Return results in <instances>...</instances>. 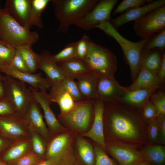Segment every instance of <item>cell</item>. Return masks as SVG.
Instances as JSON below:
<instances>
[{"label":"cell","instance_id":"obj_40","mask_svg":"<svg viewBox=\"0 0 165 165\" xmlns=\"http://www.w3.org/2000/svg\"><path fill=\"white\" fill-rule=\"evenodd\" d=\"M90 40V38L85 35L76 42L75 57L84 60L87 53Z\"/></svg>","mask_w":165,"mask_h":165},{"label":"cell","instance_id":"obj_37","mask_svg":"<svg viewBox=\"0 0 165 165\" xmlns=\"http://www.w3.org/2000/svg\"><path fill=\"white\" fill-rule=\"evenodd\" d=\"M60 83L75 102L84 100L80 94L76 82L74 80L65 79Z\"/></svg>","mask_w":165,"mask_h":165},{"label":"cell","instance_id":"obj_12","mask_svg":"<svg viewBox=\"0 0 165 165\" xmlns=\"http://www.w3.org/2000/svg\"><path fill=\"white\" fill-rule=\"evenodd\" d=\"M29 88L32 93L34 99L42 109L44 117L51 137L68 129L59 122L52 110L50 105L52 103L47 90H37L32 87Z\"/></svg>","mask_w":165,"mask_h":165},{"label":"cell","instance_id":"obj_6","mask_svg":"<svg viewBox=\"0 0 165 165\" xmlns=\"http://www.w3.org/2000/svg\"><path fill=\"white\" fill-rule=\"evenodd\" d=\"M83 61L90 70L98 78H114L118 61L113 52L107 48L90 40Z\"/></svg>","mask_w":165,"mask_h":165},{"label":"cell","instance_id":"obj_2","mask_svg":"<svg viewBox=\"0 0 165 165\" xmlns=\"http://www.w3.org/2000/svg\"><path fill=\"white\" fill-rule=\"evenodd\" d=\"M39 38L38 33L18 23L5 9L0 10V40L7 46L16 49L31 46Z\"/></svg>","mask_w":165,"mask_h":165},{"label":"cell","instance_id":"obj_44","mask_svg":"<svg viewBox=\"0 0 165 165\" xmlns=\"http://www.w3.org/2000/svg\"><path fill=\"white\" fill-rule=\"evenodd\" d=\"M146 121L148 123V132L149 138L153 141H156L159 135V130L156 119Z\"/></svg>","mask_w":165,"mask_h":165},{"label":"cell","instance_id":"obj_3","mask_svg":"<svg viewBox=\"0 0 165 165\" xmlns=\"http://www.w3.org/2000/svg\"><path fill=\"white\" fill-rule=\"evenodd\" d=\"M98 0H51L58 20V31L66 33L70 27L91 10Z\"/></svg>","mask_w":165,"mask_h":165},{"label":"cell","instance_id":"obj_19","mask_svg":"<svg viewBox=\"0 0 165 165\" xmlns=\"http://www.w3.org/2000/svg\"><path fill=\"white\" fill-rule=\"evenodd\" d=\"M74 148L76 165H94L95 156L92 140L75 134Z\"/></svg>","mask_w":165,"mask_h":165},{"label":"cell","instance_id":"obj_48","mask_svg":"<svg viewBox=\"0 0 165 165\" xmlns=\"http://www.w3.org/2000/svg\"><path fill=\"white\" fill-rule=\"evenodd\" d=\"M13 141L0 133V156L10 145Z\"/></svg>","mask_w":165,"mask_h":165},{"label":"cell","instance_id":"obj_51","mask_svg":"<svg viewBox=\"0 0 165 165\" xmlns=\"http://www.w3.org/2000/svg\"><path fill=\"white\" fill-rule=\"evenodd\" d=\"M137 165H149L147 162H145V160L139 163Z\"/></svg>","mask_w":165,"mask_h":165},{"label":"cell","instance_id":"obj_36","mask_svg":"<svg viewBox=\"0 0 165 165\" xmlns=\"http://www.w3.org/2000/svg\"><path fill=\"white\" fill-rule=\"evenodd\" d=\"M76 42H71L57 53L52 55V58L56 63L75 57Z\"/></svg>","mask_w":165,"mask_h":165},{"label":"cell","instance_id":"obj_10","mask_svg":"<svg viewBox=\"0 0 165 165\" xmlns=\"http://www.w3.org/2000/svg\"><path fill=\"white\" fill-rule=\"evenodd\" d=\"M117 0L98 1L93 8L86 13L74 24L84 30L89 31L101 24L111 21L112 10Z\"/></svg>","mask_w":165,"mask_h":165},{"label":"cell","instance_id":"obj_27","mask_svg":"<svg viewBox=\"0 0 165 165\" xmlns=\"http://www.w3.org/2000/svg\"><path fill=\"white\" fill-rule=\"evenodd\" d=\"M57 63L66 79L74 80L79 74L90 71L83 60L76 57Z\"/></svg>","mask_w":165,"mask_h":165},{"label":"cell","instance_id":"obj_42","mask_svg":"<svg viewBox=\"0 0 165 165\" xmlns=\"http://www.w3.org/2000/svg\"><path fill=\"white\" fill-rule=\"evenodd\" d=\"M42 160L31 149L13 165H35Z\"/></svg>","mask_w":165,"mask_h":165},{"label":"cell","instance_id":"obj_9","mask_svg":"<svg viewBox=\"0 0 165 165\" xmlns=\"http://www.w3.org/2000/svg\"><path fill=\"white\" fill-rule=\"evenodd\" d=\"M133 28L137 35L145 39L165 29V6L154 9L135 20Z\"/></svg>","mask_w":165,"mask_h":165},{"label":"cell","instance_id":"obj_22","mask_svg":"<svg viewBox=\"0 0 165 165\" xmlns=\"http://www.w3.org/2000/svg\"><path fill=\"white\" fill-rule=\"evenodd\" d=\"M0 72L4 73L25 83L29 84L35 90L48 89L51 86L46 79L42 77L40 73L34 74L16 71L8 67L0 69Z\"/></svg>","mask_w":165,"mask_h":165},{"label":"cell","instance_id":"obj_14","mask_svg":"<svg viewBox=\"0 0 165 165\" xmlns=\"http://www.w3.org/2000/svg\"><path fill=\"white\" fill-rule=\"evenodd\" d=\"M93 100L94 115L92 125L87 132L80 136L90 139L101 146L106 152L104 122L105 103L98 98Z\"/></svg>","mask_w":165,"mask_h":165},{"label":"cell","instance_id":"obj_33","mask_svg":"<svg viewBox=\"0 0 165 165\" xmlns=\"http://www.w3.org/2000/svg\"><path fill=\"white\" fill-rule=\"evenodd\" d=\"M165 49V29L149 37L143 49H158L162 52Z\"/></svg>","mask_w":165,"mask_h":165},{"label":"cell","instance_id":"obj_28","mask_svg":"<svg viewBox=\"0 0 165 165\" xmlns=\"http://www.w3.org/2000/svg\"><path fill=\"white\" fill-rule=\"evenodd\" d=\"M163 52L158 49H142L140 55V68H144L157 74L161 66Z\"/></svg>","mask_w":165,"mask_h":165},{"label":"cell","instance_id":"obj_34","mask_svg":"<svg viewBox=\"0 0 165 165\" xmlns=\"http://www.w3.org/2000/svg\"><path fill=\"white\" fill-rule=\"evenodd\" d=\"M153 104L157 112V117L165 115V93L163 89L156 90L149 100Z\"/></svg>","mask_w":165,"mask_h":165},{"label":"cell","instance_id":"obj_30","mask_svg":"<svg viewBox=\"0 0 165 165\" xmlns=\"http://www.w3.org/2000/svg\"><path fill=\"white\" fill-rule=\"evenodd\" d=\"M145 160L156 165H162L165 160V148L161 145L147 147L141 151Z\"/></svg>","mask_w":165,"mask_h":165},{"label":"cell","instance_id":"obj_24","mask_svg":"<svg viewBox=\"0 0 165 165\" xmlns=\"http://www.w3.org/2000/svg\"><path fill=\"white\" fill-rule=\"evenodd\" d=\"M51 101L59 106L60 112L58 116H64L74 107L76 102L70 94L61 86L60 82L50 87L49 94Z\"/></svg>","mask_w":165,"mask_h":165},{"label":"cell","instance_id":"obj_55","mask_svg":"<svg viewBox=\"0 0 165 165\" xmlns=\"http://www.w3.org/2000/svg\"><path fill=\"white\" fill-rule=\"evenodd\" d=\"M2 9L1 8V7H0V10H1Z\"/></svg>","mask_w":165,"mask_h":165},{"label":"cell","instance_id":"obj_13","mask_svg":"<svg viewBox=\"0 0 165 165\" xmlns=\"http://www.w3.org/2000/svg\"><path fill=\"white\" fill-rule=\"evenodd\" d=\"M0 133L12 141L29 136L25 120L16 113L0 115Z\"/></svg>","mask_w":165,"mask_h":165},{"label":"cell","instance_id":"obj_26","mask_svg":"<svg viewBox=\"0 0 165 165\" xmlns=\"http://www.w3.org/2000/svg\"><path fill=\"white\" fill-rule=\"evenodd\" d=\"M127 88L130 90L142 89L163 88L160 85L157 74L143 68H140L134 81Z\"/></svg>","mask_w":165,"mask_h":165},{"label":"cell","instance_id":"obj_5","mask_svg":"<svg viewBox=\"0 0 165 165\" xmlns=\"http://www.w3.org/2000/svg\"><path fill=\"white\" fill-rule=\"evenodd\" d=\"M96 28L103 31L119 43L123 51L125 60L130 67L133 82L140 70L141 52L148 38L141 39L136 42L131 41L122 35L113 26L110 21L103 22L98 25Z\"/></svg>","mask_w":165,"mask_h":165},{"label":"cell","instance_id":"obj_31","mask_svg":"<svg viewBox=\"0 0 165 165\" xmlns=\"http://www.w3.org/2000/svg\"><path fill=\"white\" fill-rule=\"evenodd\" d=\"M16 49L20 53L30 73H35L38 69L39 54L35 53L31 46L20 47Z\"/></svg>","mask_w":165,"mask_h":165},{"label":"cell","instance_id":"obj_46","mask_svg":"<svg viewBox=\"0 0 165 165\" xmlns=\"http://www.w3.org/2000/svg\"><path fill=\"white\" fill-rule=\"evenodd\" d=\"M156 120L158 124L160 138L161 142L164 143L165 141V115L157 117Z\"/></svg>","mask_w":165,"mask_h":165},{"label":"cell","instance_id":"obj_15","mask_svg":"<svg viewBox=\"0 0 165 165\" xmlns=\"http://www.w3.org/2000/svg\"><path fill=\"white\" fill-rule=\"evenodd\" d=\"M127 89V87L120 85L115 78L102 77L98 79L97 85L98 98L105 103L118 102Z\"/></svg>","mask_w":165,"mask_h":165},{"label":"cell","instance_id":"obj_7","mask_svg":"<svg viewBox=\"0 0 165 165\" xmlns=\"http://www.w3.org/2000/svg\"><path fill=\"white\" fill-rule=\"evenodd\" d=\"M94 115L93 100H83L76 102L72 109L66 115L57 119L68 130L80 135L90 128Z\"/></svg>","mask_w":165,"mask_h":165},{"label":"cell","instance_id":"obj_4","mask_svg":"<svg viewBox=\"0 0 165 165\" xmlns=\"http://www.w3.org/2000/svg\"><path fill=\"white\" fill-rule=\"evenodd\" d=\"M75 137L68 130L52 137L47 143L45 159L52 165H76Z\"/></svg>","mask_w":165,"mask_h":165},{"label":"cell","instance_id":"obj_50","mask_svg":"<svg viewBox=\"0 0 165 165\" xmlns=\"http://www.w3.org/2000/svg\"><path fill=\"white\" fill-rule=\"evenodd\" d=\"M35 165H52L51 162L48 160L45 159L42 160Z\"/></svg>","mask_w":165,"mask_h":165},{"label":"cell","instance_id":"obj_54","mask_svg":"<svg viewBox=\"0 0 165 165\" xmlns=\"http://www.w3.org/2000/svg\"><path fill=\"white\" fill-rule=\"evenodd\" d=\"M0 43H2L4 45H6V44L4 43L3 42H2V41H1V40H0Z\"/></svg>","mask_w":165,"mask_h":165},{"label":"cell","instance_id":"obj_32","mask_svg":"<svg viewBox=\"0 0 165 165\" xmlns=\"http://www.w3.org/2000/svg\"><path fill=\"white\" fill-rule=\"evenodd\" d=\"M28 129L32 150L41 160L45 159L47 142L37 132L31 129Z\"/></svg>","mask_w":165,"mask_h":165},{"label":"cell","instance_id":"obj_20","mask_svg":"<svg viewBox=\"0 0 165 165\" xmlns=\"http://www.w3.org/2000/svg\"><path fill=\"white\" fill-rule=\"evenodd\" d=\"M31 8V0H7L4 9L20 24L29 27Z\"/></svg>","mask_w":165,"mask_h":165},{"label":"cell","instance_id":"obj_21","mask_svg":"<svg viewBox=\"0 0 165 165\" xmlns=\"http://www.w3.org/2000/svg\"><path fill=\"white\" fill-rule=\"evenodd\" d=\"M38 69L45 73L46 79L51 86L65 79L57 63L52 59V54L47 50L39 54Z\"/></svg>","mask_w":165,"mask_h":165},{"label":"cell","instance_id":"obj_11","mask_svg":"<svg viewBox=\"0 0 165 165\" xmlns=\"http://www.w3.org/2000/svg\"><path fill=\"white\" fill-rule=\"evenodd\" d=\"M132 145L116 140L106 141L105 149L120 165H137L145 160L141 151Z\"/></svg>","mask_w":165,"mask_h":165},{"label":"cell","instance_id":"obj_16","mask_svg":"<svg viewBox=\"0 0 165 165\" xmlns=\"http://www.w3.org/2000/svg\"><path fill=\"white\" fill-rule=\"evenodd\" d=\"M23 117L28 129L37 132L47 142L50 140L51 137L43 120L40 106L34 100L30 104Z\"/></svg>","mask_w":165,"mask_h":165},{"label":"cell","instance_id":"obj_47","mask_svg":"<svg viewBox=\"0 0 165 165\" xmlns=\"http://www.w3.org/2000/svg\"><path fill=\"white\" fill-rule=\"evenodd\" d=\"M160 86L163 88L165 82V53H162L161 66L157 74Z\"/></svg>","mask_w":165,"mask_h":165},{"label":"cell","instance_id":"obj_45","mask_svg":"<svg viewBox=\"0 0 165 165\" xmlns=\"http://www.w3.org/2000/svg\"><path fill=\"white\" fill-rule=\"evenodd\" d=\"M15 113L13 107L6 97L0 99V115H6Z\"/></svg>","mask_w":165,"mask_h":165},{"label":"cell","instance_id":"obj_39","mask_svg":"<svg viewBox=\"0 0 165 165\" xmlns=\"http://www.w3.org/2000/svg\"><path fill=\"white\" fill-rule=\"evenodd\" d=\"M152 0H123L114 10L113 14L122 13L127 10L143 6Z\"/></svg>","mask_w":165,"mask_h":165},{"label":"cell","instance_id":"obj_41","mask_svg":"<svg viewBox=\"0 0 165 165\" xmlns=\"http://www.w3.org/2000/svg\"><path fill=\"white\" fill-rule=\"evenodd\" d=\"M8 67L18 71L30 73L20 53L16 49V53L10 65Z\"/></svg>","mask_w":165,"mask_h":165},{"label":"cell","instance_id":"obj_38","mask_svg":"<svg viewBox=\"0 0 165 165\" xmlns=\"http://www.w3.org/2000/svg\"><path fill=\"white\" fill-rule=\"evenodd\" d=\"M93 143L95 156L94 165H116L101 146L94 141Z\"/></svg>","mask_w":165,"mask_h":165},{"label":"cell","instance_id":"obj_17","mask_svg":"<svg viewBox=\"0 0 165 165\" xmlns=\"http://www.w3.org/2000/svg\"><path fill=\"white\" fill-rule=\"evenodd\" d=\"M165 5V0H152L143 6L127 10L111 20L110 22L117 29L122 25L128 22L134 21L147 13Z\"/></svg>","mask_w":165,"mask_h":165},{"label":"cell","instance_id":"obj_23","mask_svg":"<svg viewBox=\"0 0 165 165\" xmlns=\"http://www.w3.org/2000/svg\"><path fill=\"white\" fill-rule=\"evenodd\" d=\"M98 78L91 71L77 75L76 82L80 94L84 100L98 98L97 85Z\"/></svg>","mask_w":165,"mask_h":165},{"label":"cell","instance_id":"obj_8","mask_svg":"<svg viewBox=\"0 0 165 165\" xmlns=\"http://www.w3.org/2000/svg\"><path fill=\"white\" fill-rule=\"evenodd\" d=\"M3 82L5 97L13 107L16 113L23 117L34 100L31 90L25 83L5 74Z\"/></svg>","mask_w":165,"mask_h":165},{"label":"cell","instance_id":"obj_52","mask_svg":"<svg viewBox=\"0 0 165 165\" xmlns=\"http://www.w3.org/2000/svg\"><path fill=\"white\" fill-rule=\"evenodd\" d=\"M5 79V75L4 76L2 75L1 74V72H0V81L2 82H3V81Z\"/></svg>","mask_w":165,"mask_h":165},{"label":"cell","instance_id":"obj_18","mask_svg":"<svg viewBox=\"0 0 165 165\" xmlns=\"http://www.w3.org/2000/svg\"><path fill=\"white\" fill-rule=\"evenodd\" d=\"M31 149L30 136L20 137L13 141L0 156V159L9 165H13Z\"/></svg>","mask_w":165,"mask_h":165},{"label":"cell","instance_id":"obj_25","mask_svg":"<svg viewBox=\"0 0 165 165\" xmlns=\"http://www.w3.org/2000/svg\"><path fill=\"white\" fill-rule=\"evenodd\" d=\"M158 89L153 88L130 90L127 89L118 102L142 108L145 104L149 100L151 95Z\"/></svg>","mask_w":165,"mask_h":165},{"label":"cell","instance_id":"obj_53","mask_svg":"<svg viewBox=\"0 0 165 165\" xmlns=\"http://www.w3.org/2000/svg\"><path fill=\"white\" fill-rule=\"evenodd\" d=\"M0 165H9L0 159Z\"/></svg>","mask_w":165,"mask_h":165},{"label":"cell","instance_id":"obj_29","mask_svg":"<svg viewBox=\"0 0 165 165\" xmlns=\"http://www.w3.org/2000/svg\"><path fill=\"white\" fill-rule=\"evenodd\" d=\"M51 0H31V8L28 26L43 27L41 14Z\"/></svg>","mask_w":165,"mask_h":165},{"label":"cell","instance_id":"obj_49","mask_svg":"<svg viewBox=\"0 0 165 165\" xmlns=\"http://www.w3.org/2000/svg\"><path fill=\"white\" fill-rule=\"evenodd\" d=\"M5 97V91L3 82L0 81V99Z\"/></svg>","mask_w":165,"mask_h":165},{"label":"cell","instance_id":"obj_35","mask_svg":"<svg viewBox=\"0 0 165 165\" xmlns=\"http://www.w3.org/2000/svg\"><path fill=\"white\" fill-rule=\"evenodd\" d=\"M16 51V49L0 43V69L9 66Z\"/></svg>","mask_w":165,"mask_h":165},{"label":"cell","instance_id":"obj_43","mask_svg":"<svg viewBox=\"0 0 165 165\" xmlns=\"http://www.w3.org/2000/svg\"><path fill=\"white\" fill-rule=\"evenodd\" d=\"M142 111L143 117L146 121L155 119L157 117L156 110L149 100L144 105Z\"/></svg>","mask_w":165,"mask_h":165},{"label":"cell","instance_id":"obj_1","mask_svg":"<svg viewBox=\"0 0 165 165\" xmlns=\"http://www.w3.org/2000/svg\"><path fill=\"white\" fill-rule=\"evenodd\" d=\"M142 110L120 102L105 103L106 141L116 140L136 146L145 144L146 121L143 117Z\"/></svg>","mask_w":165,"mask_h":165}]
</instances>
